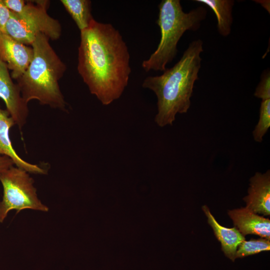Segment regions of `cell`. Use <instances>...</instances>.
<instances>
[{
	"mask_svg": "<svg viewBox=\"0 0 270 270\" xmlns=\"http://www.w3.org/2000/svg\"><path fill=\"white\" fill-rule=\"evenodd\" d=\"M128 46L110 24L94 19L80 32L78 71L90 92L104 105L120 98L131 68Z\"/></svg>",
	"mask_w": 270,
	"mask_h": 270,
	"instance_id": "6da1fadb",
	"label": "cell"
},
{
	"mask_svg": "<svg viewBox=\"0 0 270 270\" xmlns=\"http://www.w3.org/2000/svg\"><path fill=\"white\" fill-rule=\"evenodd\" d=\"M203 42H191L180 59L158 76L146 78L142 86L152 90L158 98L155 122L160 127L172 125L177 114L186 113L190 106L195 82L201 67Z\"/></svg>",
	"mask_w": 270,
	"mask_h": 270,
	"instance_id": "7a4b0ae2",
	"label": "cell"
},
{
	"mask_svg": "<svg viewBox=\"0 0 270 270\" xmlns=\"http://www.w3.org/2000/svg\"><path fill=\"white\" fill-rule=\"evenodd\" d=\"M45 35L39 34L31 44L32 60L17 80L24 100H38L40 104L66 110L67 104L60 90L59 80L66 66L61 60Z\"/></svg>",
	"mask_w": 270,
	"mask_h": 270,
	"instance_id": "3957f363",
	"label": "cell"
},
{
	"mask_svg": "<svg viewBox=\"0 0 270 270\" xmlns=\"http://www.w3.org/2000/svg\"><path fill=\"white\" fill-rule=\"evenodd\" d=\"M158 7L156 24L160 28V40L156 50L142 62L146 72L164 71L177 54V44L182 36L186 30H197L207 13L202 6L185 12L180 0H162Z\"/></svg>",
	"mask_w": 270,
	"mask_h": 270,
	"instance_id": "277c9868",
	"label": "cell"
},
{
	"mask_svg": "<svg viewBox=\"0 0 270 270\" xmlns=\"http://www.w3.org/2000/svg\"><path fill=\"white\" fill-rule=\"evenodd\" d=\"M50 1L46 0L26 1L21 12H11L6 27L7 34L17 41L31 46L39 34L50 40H58L62 34V26L57 20L47 12Z\"/></svg>",
	"mask_w": 270,
	"mask_h": 270,
	"instance_id": "5b68a950",
	"label": "cell"
},
{
	"mask_svg": "<svg viewBox=\"0 0 270 270\" xmlns=\"http://www.w3.org/2000/svg\"><path fill=\"white\" fill-rule=\"evenodd\" d=\"M0 182L3 188L0 201V223L12 210L16 213L24 209L48 211V207L38 198L34 180L26 171L13 166L0 172Z\"/></svg>",
	"mask_w": 270,
	"mask_h": 270,
	"instance_id": "8992f818",
	"label": "cell"
},
{
	"mask_svg": "<svg viewBox=\"0 0 270 270\" xmlns=\"http://www.w3.org/2000/svg\"><path fill=\"white\" fill-rule=\"evenodd\" d=\"M6 64L0 58V98L16 124L22 130L28 115V103L22 98L20 89L10 76Z\"/></svg>",
	"mask_w": 270,
	"mask_h": 270,
	"instance_id": "52a82bcc",
	"label": "cell"
},
{
	"mask_svg": "<svg viewBox=\"0 0 270 270\" xmlns=\"http://www.w3.org/2000/svg\"><path fill=\"white\" fill-rule=\"evenodd\" d=\"M33 56L34 50L30 46L0 32V58L11 70L12 78L17 80L24 74Z\"/></svg>",
	"mask_w": 270,
	"mask_h": 270,
	"instance_id": "ba28073f",
	"label": "cell"
},
{
	"mask_svg": "<svg viewBox=\"0 0 270 270\" xmlns=\"http://www.w3.org/2000/svg\"><path fill=\"white\" fill-rule=\"evenodd\" d=\"M248 194L244 197L246 208L256 214H270V171L256 172L250 180Z\"/></svg>",
	"mask_w": 270,
	"mask_h": 270,
	"instance_id": "9c48e42d",
	"label": "cell"
},
{
	"mask_svg": "<svg viewBox=\"0 0 270 270\" xmlns=\"http://www.w3.org/2000/svg\"><path fill=\"white\" fill-rule=\"evenodd\" d=\"M15 124V122L7 110H4L0 107V156L9 157L16 167L28 173L46 174V170L37 164L26 162L15 151L10 137V130Z\"/></svg>",
	"mask_w": 270,
	"mask_h": 270,
	"instance_id": "30bf717a",
	"label": "cell"
},
{
	"mask_svg": "<svg viewBox=\"0 0 270 270\" xmlns=\"http://www.w3.org/2000/svg\"><path fill=\"white\" fill-rule=\"evenodd\" d=\"M228 214L235 228L243 236L253 234L270 240L268 218L258 215L246 207L228 210Z\"/></svg>",
	"mask_w": 270,
	"mask_h": 270,
	"instance_id": "8fae6325",
	"label": "cell"
},
{
	"mask_svg": "<svg viewBox=\"0 0 270 270\" xmlns=\"http://www.w3.org/2000/svg\"><path fill=\"white\" fill-rule=\"evenodd\" d=\"M202 209L208 218V222L213 229L218 240L220 242L224 254L232 260L236 258V252L240 244L245 240V238L238 230L234 227L228 228L220 225L210 212L208 208L204 205Z\"/></svg>",
	"mask_w": 270,
	"mask_h": 270,
	"instance_id": "7c38bea8",
	"label": "cell"
},
{
	"mask_svg": "<svg viewBox=\"0 0 270 270\" xmlns=\"http://www.w3.org/2000/svg\"><path fill=\"white\" fill-rule=\"evenodd\" d=\"M194 1L208 6L214 13L217 20V28L219 34L224 36L230 34L233 18V0H195Z\"/></svg>",
	"mask_w": 270,
	"mask_h": 270,
	"instance_id": "4fadbf2b",
	"label": "cell"
},
{
	"mask_svg": "<svg viewBox=\"0 0 270 270\" xmlns=\"http://www.w3.org/2000/svg\"><path fill=\"white\" fill-rule=\"evenodd\" d=\"M60 2L80 32L87 28L94 20L91 12L90 0H61Z\"/></svg>",
	"mask_w": 270,
	"mask_h": 270,
	"instance_id": "5bb4252c",
	"label": "cell"
},
{
	"mask_svg": "<svg viewBox=\"0 0 270 270\" xmlns=\"http://www.w3.org/2000/svg\"><path fill=\"white\" fill-rule=\"evenodd\" d=\"M270 127V99L262 100L258 122L252 132L254 140L261 142Z\"/></svg>",
	"mask_w": 270,
	"mask_h": 270,
	"instance_id": "9a60e30c",
	"label": "cell"
},
{
	"mask_svg": "<svg viewBox=\"0 0 270 270\" xmlns=\"http://www.w3.org/2000/svg\"><path fill=\"white\" fill-rule=\"evenodd\" d=\"M270 250V242L266 238L246 240L238 247L236 258H243Z\"/></svg>",
	"mask_w": 270,
	"mask_h": 270,
	"instance_id": "2e32d148",
	"label": "cell"
},
{
	"mask_svg": "<svg viewBox=\"0 0 270 270\" xmlns=\"http://www.w3.org/2000/svg\"><path fill=\"white\" fill-rule=\"evenodd\" d=\"M254 96L262 100L270 99V73L265 70L261 76L260 80L256 88Z\"/></svg>",
	"mask_w": 270,
	"mask_h": 270,
	"instance_id": "e0dca14e",
	"label": "cell"
},
{
	"mask_svg": "<svg viewBox=\"0 0 270 270\" xmlns=\"http://www.w3.org/2000/svg\"><path fill=\"white\" fill-rule=\"evenodd\" d=\"M11 12L6 6L3 0H0V32H6V27L10 18Z\"/></svg>",
	"mask_w": 270,
	"mask_h": 270,
	"instance_id": "ac0fdd59",
	"label": "cell"
},
{
	"mask_svg": "<svg viewBox=\"0 0 270 270\" xmlns=\"http://www.w3.org/2000/svg\"><path fill=\"white\" fill-rule=\"evenodd\" d=\"M14 162L9 157L0 156V172L14 166Z\"/></svg>",
	"mask_w": 270,
	"mask_h": 270,
	"instance_id": "d6986e66",
	"label": "cell"
},
{
	"mask_svg": "<svg viewBox=\"0 0 270 270\" xmlns=\"http://www.w3.org/2000/svg\"><path fill=\"white\" fill-rule=\"evenodd\" d=\"M256 2L261 4L270 13V0H256Z\"/></svg>",
	"mask_w": 270,
	"mask_h": 270,
	"instance_id": "ffe728a7",
	"label": "cell"
}]
</instances>
